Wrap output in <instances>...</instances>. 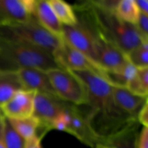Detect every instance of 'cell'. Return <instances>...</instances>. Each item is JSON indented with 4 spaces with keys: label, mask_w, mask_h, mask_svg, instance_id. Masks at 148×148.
<instances>
[{
    "label": "cell",
    "mask_w": 148,
    "mask_h": 148,
    "mask_svg": "<svg viewBox=\"0 0 148 148\" xmlns=\"http://www.w3.org/2000/svg\"><path fill=\"white\" fill-rule=\"evenodd\" d=\"M139 124H142L144 127L148 128V102L145 103L143 108L140 109V112L137 116Z\"/></svg>",
    "instance_id": "obj_26"
},
{
    "label": "cell",
    "mask_w": 148,
    "mask_h": 148,
    "mask_svg": "<svg viewBox=\"0 0 148 148\" xmlns=\"http://www.w3.org/2000/svg\"><path fill=\"white\" fill-rule=\"evenodd\" d=\"M87 14L99 36L119 48L124 53L144 41L135 25L120 20L114 11L103 8L95 1L75 4Z\"/></svg>",
    "instance_id": "obj_2"
},
{
    "label": "cell",
    "mask_w": 148,
    "mask_h": 148,
    "mask_svg": "<svg viewBox=\"0 0 148 148\" xmlns=\"http://www.w3.org/2000/svg\"><path fill=\"white\" fill-rule=\"evenodd\" d=\"M47 75L59 99L76 106L86 105L88 103L86 88L83 82L73 72L56 68L48 71Z\"/></svg>",
    "instance_id": "obj_6"
},
{
    "label": "cell",
    "mask_w": 148,
    "mask_h": 148,
    "mask_svg": "<svg viewBox=\"0 0 148 148\" xmlns=\"http://www.w3.org/2000/svg\"><path fill=\"white\" fill-rule=\"evenodd\" d=\"M131 64L137 69L148 67V41H144L126 53Z\"/></svg>",
    "instance_id": "obj_22"
},
{
    "label": "cell",
    "mask_w": 148,
    "mask_h": 148,
    "mask_svg": "<svg viewBox=\"0 0 148 148\" xmlns=\"http://www.w3.org/2000/svg\"><path fill=\"white\" fill-rule=\"evenodd\" d=\"M128 62L124 53L119 48L100 36L98 49V64L106 72L119 70Z\"/></svg>",
    "instance_id": "obj_11"
},
{
    "label": "cell",
    "mask_w": 148,
    "mask_h": 148,
    "mask_svg": "<svg viewBox=\"0 0 148 148\" xmlns=\"http://www.w3.org/2000/svg\"><path fill=\"white\" fill-rule=\"evenodd\" d=\"M8 120L13 129L24 140H27L37 134L39 127V121L33 116L27 118L19 119H8Z\"/></svg>",
    "instance_id": "obj_19"
},
{
    "label": "cell",
    "mask_w": 148,
    "mask_h": 148,
    "mask_svg": "<svg viewBox=\"0 0 148 148\" xmlns=\"http://www.w3.org/2000/svg\"><path fill=\"white\" fill-rule=\"evenodd\" d=\"M62 25L71 26L77 23V16L72 6L62 0H48Z\"/></svg>",
    "instance_id": "obj_17"
},
{
    "label": "cell",
    "mask_w": 148,
    "mask_h": 148,
    "mask_svg": "<svg viewBox=\"0 0 148 148\" xmlns=\"http://www.w3.org/2000/svg\"><path fill=\"white\" fill-rule=\"evenodd\" d=\"M125 88L134 95L147 97L148 67L137 69L135 75L127 82Z\"/></svg>",
    "instance_id": "obj_20"
},
{
    "label": "cell",
    "mask_w": 148,
    "mask_h": 148,
    "mask_svg": "<svg viewBox=\"0 0 148 148\" xmlns=\"http://www.w3.org/2000/svg\"><path fill=\"white\" fill-rule=\"evenodd\" d=\"M40 137L35 135L25 140V148H42Z\"/></svg>",
    "instance_id": "obj_27"
},
{
    "label": "cell",
    "mask_w": 148,
    "mask_h": 148,
    "mask_svg": "<svg viewBox=\"0 0 148 148\" xmlns=\"http://www.w3.org/2000/svg\"><path fill=\"white\" fill-rule=\"evenodd\" d=\"M140 13L148 14V1L147 0H134Z\"/></svg>",
    "instance_id": "obj_28"
},
{
    "label": "cell",
    "mask_w": 148,
    "mask_h": 148,
    "mask_svg": "<svg viewBox=\"0 0 148 148\" xmlns=\"http://www.w3.org/2000/svg\"><path fill=\"white\" fill-rule=\"evenodd\" d=\"M112 94L117 108L135 119H137L140 109L147 101V97L134 95L124 87L112 85Z\"/></svg>",
    "instance_id": "obj_14"
},
{
    "label": "cell",
    "mask_w": 148,
    "mask_h": 148,
    "mask_svg": "<svg viewBox=\"0 0 148 148\" xmlns=\"http://www.w3.org/2000/svg\"><path fill=\"white\" fill-rule=\"evenodd\" d=\"M114 13L120 20L133 25H136L140 14L134 0L119 1L116 6Z\"/></svg>",
    "instance_id": "obj_18"
},
{
    "label": "cell",
    "mask_w": 148,
    "mask_h": 148,
    "mask_svg": "<svg viewBox=\"0 0 148 148\" xmlns=\"http://www.w3.org/2000/svg\"><path fill=\"white\" fill-rule=\"evenodd\" d=\"M3 135L7 148H25V140L12 127L8 119L3 115Z\"/></svg>",
    "instance_id": "obj_23"
},
{
    "label": "cell",
    "mask_w": 148,
    "mask_h": 148,
    "mask_svg": "<svg viewBox=\"0 0 148 148\" xmlns=\"http://www.w3.org/2000/svg\"><path fill=\"white\" fill-rule=\"evenodd\" d=\"M56 68L59 67L49 52L30 45L0 40V70L37 69L48 72Z\"/></svg>",
    "instance_id": "obj_3"
},
{
    "label": "cell",
    "mask_w": 148,
    "mask_h": 148,
    "mask_svg": "<svg viewBox=\"0 0 148 148\" xmlns=\"http://www.w3.org/2000/svg\"><path fill=\"white\" fill-rule=\"evenodd\" d=\"M23 89L17 72L0 70V108Z\"/></svg>",
    "instance_id": "obj_16"
},
{
    "label": "cell",
    "mask_w": 148,
    "mask_h": 148,
    "mask_svg": "<svg viewBox=\"0 0 148 148\" xmlns=\"http://www.w3.org/2000/svg\"><path fill=\"white\" fill-rule=\"evenodd\" d=\"M67 103L58 98L36 92L33 116L39 121L36 135L43 138L52 130V124L56 117L64 110Z\"/></svg>",
    "instance_id": "obj_7"
},
{
    "label": "cell",
    "mask_w": 148,
    "mask_h": 148,
    "mask_svg": "<svg viewBox=\"0 0 148 148\" xmlns=\"http://www.w3.org/2000/svg\"><path fill=\"white\" fill-rule=\"evenodd\" d=\"M72 7L77 19V23L71 26L62 25V40L98 66L99 34L87 14L78 7Z\"/></svg>",
    "instance_id": "obj_5"
},
{
    "label": "cell",
    "mask_w": 148,
    "mask_h": 148,
    "mask_svg": "<svg viewBox=\"0 0 148 148\" xmlns=\"http://www.w3.org/2000/svg\"><path fill=\"white\" fill-rule=\"evenodd\" d=\"M0 148H7L3 135V114L0 118Z\"/></svg>",
    "instance_id": "obj_29"
},
{
    "label": "cell",
    "mask_w": 148,
    "mask_h": 148,
    "mask_svg": "<svg viewBox=\"0 0 148 148\" xmlns=\"http://www.w3.org/2000/svg\"><path fill=\"white\" fill-rule=\"evenodd\" d=\"M69 112L70 121L66 132L92 148H95L98 144H101V140L93 131L86 116L79 106L69 104Z\"/></svg>",
    "instance_id": "obj_9"
},
{
    "label": "cell",
    "mask_w": 148,
    "mask_h": 148,
    "mask_svg": "<svg viewBox=\"0 0 148 148\" xmlns=\"http://www.w3.org/2000/svg\"><path fill=\"white\" fill-rule=\"evenodd\" d=\"M139 124L126 130L111 139L107 145L114 148H136V140L138 135Z\"/></svg>",
    "instance_id": "obj_21"
},
{
    "label": "cell",
    "mask_w": 148,
    "mask_h": 148,
    "mask_svg": "<svg viewBox=\"0 0 148 148\" xmlns=\"http://www.w3.org/2000/svg\"><path fill=\"white\" fill-rule=\"evenodd\" d=\"M0 40L35 46L52 54L62 40L45 30L33 17L23 23L0 27Z\"/></svg>",
    "instance_id": "obj_4"
},
{
    "label": "cell",
    "mask_w": 148,
    "mask_h": 148,
    "mask_svg": "<svg viewBox=\"0 0 148 148\" xmlns=\"http://www.w3.org/2000/svg\"><path fill=\"white\" fill-rule=\"evenodd\" d=\"M36 17L29 13L23 0H0V27L23 23Z\"/></svg>",
    "instance_id": "obj_13"
},
{
    "label": "cell",
    "mask_w": 148,
    "mask_h": 148,
    "mask_svg": "<svg viewBox=\"0 0 148 148\" xmlns=\"http://www.w3.org/2000/svg\"><path fill=\"white\" fill-rule=\"evenodd\" d=\"M95 148H114V147L111 145H108L98 144L96 146H95Z\"/></svg>",
    "instance_id": "obj_30"
},
{
    "label": "cell",
    "mask_w": 148,
    "mask_h": 148,
    "mask_svg": "<svg viewBox=\"0 0 148 148\" xmlns=\"http://www.w3.org/2000/svg\"><path fill=\"white\" fill-rule=\"evenodd\" d=\"M85 85L88 95L87 111H83L91 127L101 141L108 142L124 130L138 124L117 108L112 94V85L100 75L87 71H71Z\"/></svg>",
    "instance_id": "obj_1"
},
{
    "label": "cell",
    "mask_w": 148,
    "mask_h": 148,
    "mask_svg": "<svg viewBox=\"0 0 148 148\" xmlns=\"http://www.w3.org/2000/svg\"><path fill=\"white\" fill-rule=\"evenodd\" d=\"M17 74L23 89L25 90L35 91L37 93L58 98L51 84L47 72L37 69H21L17 71Z\"/></svg>",
    "instance_id": "obj_12"
},
{
    "label": "cell",
    "mask_w": 148,
    "mask_h": 148,
    "mask_svg": "<svg viewBox=\"0 0 148 148\" xmlns=\"http://www.w3.org/2000/svg\"><path fill=\"white\" fill-rule=\"evenodd\" d=\"M135 27L143 40L148 41V14L140 13Z\"/></svg>",
    "instance_id": "obj_24"
},
{
    "label": "cell",
    "mask_w": 148,
    "mask_h": 148,
    "mask_svg": "<svg viewBox=\"0 0 148 148\" xmlns=\"http://www.w3.org/2000/svg\"><path fill=\"white\" fill-rule=\"evenodd\" d=\"M1 115H2V113H1V110H0V118H1Z\"/></svg>",
    "instance_id": "obj_31"
},
{
    "label": "cell",
    "mask_w": 148,
    "mask_h": 148,
    "mask_svg": "<svg viewBox=\"0 0 148 148\" xmlns=\"http://www.w3.org/2000/svg\"><path fill=\"white\" fill-rule=\"evenodd\" d=\"M35 17L38 23L49 33L62 40V25L58 20L49 1L46 0L36 1Z\"/></svg>",
    "instance_id": "obj_15"
},
{
    "label": "cell",
    "mask_w": 148,
    "mask_h": 148,
    "mask_svg": "<svg viewBox=\"0 0 148 148\" xmlns=\"http://www.w3.org/2000/svg\"><path fill=\"white\" fill-rule=\"evenodd\" d=\"M136 148H148V128L143 127L136 140Z\"/></svg>",
    "instance_id": "obj_25"
},
{
    "label": "cell",
    "mask_w": 148,
    "mask_h": 148,
    "mask_svg": "<svg viewBox=\"0 0 148 148\" xmlns=\"http://www.w3.org/2000/svg\"><path fill=\"white\" fill-rule=\"evenodd\" d=\"M36 94L35 91L21 90L4 104L0 110L4 116L11 119L32 116Z\"/></svg>",
    "instance_id": "obj_10"
},
{
    "label": "cell",
    "mask_w": 148,
    "mask_h": 148,
    "mask_svg": "<svg viewBox=\"0 0 148 148\" xmlns=\"http://www.w3.org/2000/svg\"><path fill=\"white\" fill-rule=\"evenodd\" d=\"M53 57L61 69L69 71H87L97 74L107 80L106 73L92 61L62 40V44L53 52ZM110 83V82H109Z\"/></svg>",
    "instance_id": "obj_8"
}]
</instances>
